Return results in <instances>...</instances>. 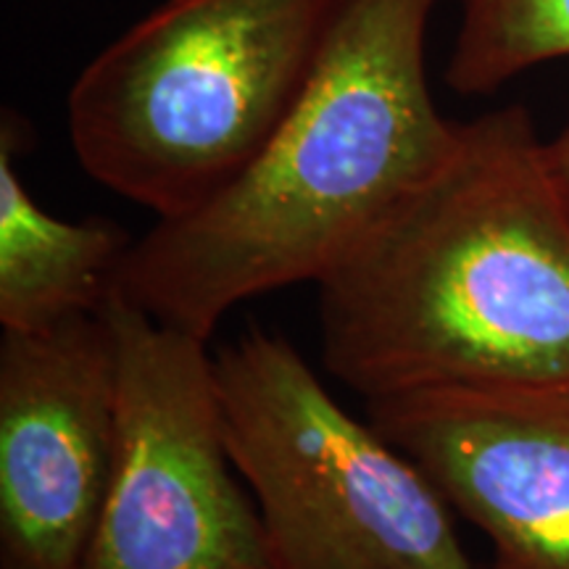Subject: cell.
<instances>
[{
    "label": "cell",
    "instance_id": "30bf717a",
    "mask_svg": "<svg viewBox=\"0 0 569 569\" xmlns=\"http://www.w3.org/2000/svg\"><path fill=\"white\" fill-rule=\"evenodd\" d=\"M549 159L553 167V174L565 190L567 201H569V122L561 127L557 138L549 140Z\"/></svg>",
    "mask_w": 569,
    "mask_h": 569
},
{
    "label": "cell",
    "instance_id": "7a4b0ae2",
    "mask_svg": "<svg viewBox=\"0 0 569 569\" xmlns=\"http://www.w3.org/2000/svg\"><path fill=\"white\" fill-rule=\"evenodd\" d=\"M438 0H348L261 153L211 201L132 243L117 290L209 343L234 306L319 282L457 146L427 80Z\"/></svg>",
    "mask_w": 569,
    "mask_h": 569
},
{
    "label": "cell",
    "instance_id": "ba28073f",
    "mask_svg": "<svg viewBox=\"0 0 569 569\" xmlns=\"http://www.w3.org/2000/svg\"><path fill=\"white\" fill-rule=\"evenodd\" d=\"M19 130L0 132V327L34 332L98 315L117 290L134 240L106 219L67 222L46 211L17 172Z\"/></svg>",
    "mask_w": 569,
    "mask_h": 569
},
{
    "label": "cell",
    "instance_id": "52a82bcc",
    "mask_svg": "<svg viewBox=\"0 0 569 569\" xmlns=\"http://www.w3.org/2000/svg\"><path fill=\"white\" fill-rule=\"evenodd\" d=\"M365 403L375 430L488 538L496 569H569V375Z\"/></svg>",
    "mask_w": 569,
    "mask_h": 569
},
{
    "label": "cell",
    "instance_id": "6da1fadb",
    "mask_svg": "<svg viewBox=\"0 0 569 569\" xmlns=\"http://www.w3.org/2000/svg\"><path fill=\"white\" fill-rule=\"evenodd\" d=\"M319 284V351L369 398L569 375V201L525 106L446 161Z\"/></svg>",
    "mask_w": 569,
    "mask_h": 569
},
{
    "label": "cell",
    "instance_id": "277c9868",
    "mask_svg": "<svg viewBox=\"0 0 569 569\" xmlns=\"http://www.w3.org/2000/svg\"><path fill=\"white\" fill-rule=\"evenodd\" d=\"M213 372L274 569H475L436 482L348 415L288 338L248 327Z\"/></svg>",
    "mask_w": 569,
    "mask_h": 569
},
{
    "label": "cell",
    "instance_id": "3957f363",
    "mask_svg": "<svg viewBox=\"0 0 569 569\" xmlns=\"http://www.w3.org/2000/svg\"><path fill=\"white\" fill-rule=\"evenodd\" d=\"M348 0H167L69 90L84 174L177 219L224 190L280 130Z\"/></svg>",
    "mask_w": 569,
    "mask_h": 569
},
{
    "label": "cell",
    "instance_id": "9c48e42d",
    "mask_svg": "<svg viewBox=\"0 0 569 569\" xmlns=\"http://www.w3.org/2000/svg\"><path fill=\"white\" fill-rule=\"evenodd\" d=\"M557 59H569V0H459V30L446 84L490 96Z\"/></svg>",
    "mask_w": 569,
    "mask_h": 569
},
{
    "label": "cell",
    "instance_id": "8992f818",
    "mask_svg": "<svg viewBox=\"0 0 569 569\" xmlns=\"http://www.w3.org/2000/svg\"><path fill=\"white\" fill-rule=\"evenodd\" d=\"M103 311L0 340V569H84L117 453Z\"/></svg>",
    "mask_w": 569,
    "mask_h": 569
},
{
    "label": "cell",
    "instance_id": "5b68a950",
    "mask_svg": "<svg viewBox=\"0 0 569 569\" xmlns=\"http://www.w3.org/2000/svg\"><path fill=\"white\" fill-rule=\"evenodd\" d=\"M103 315L117 348V453L84 569H274L206 340L119 290Z\"/></svg>",
    "mask_w": 569,
    "mask_h": 569
}]
</instances>
